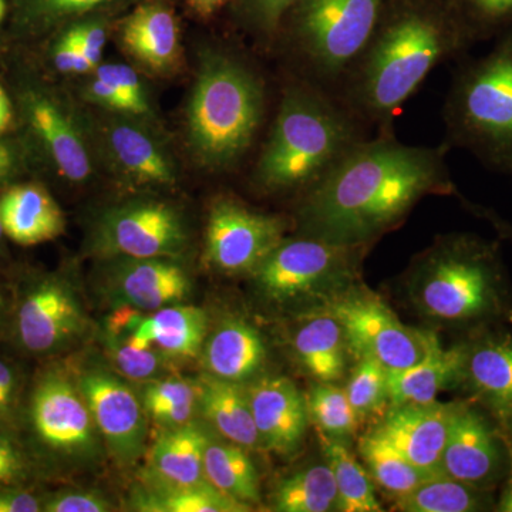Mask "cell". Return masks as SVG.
<instances>
[{
	"label": "cell",
	"instance_id": "e0dca14e",
	"mask_svg": "<svg viewBox=\"0 0 512 512\" xmlns=\"http://www.w3.org/2000/svg\"><path fill=\"white\" fill-rule=\"evenodd\" d=\"M79 390L111 451L123 461L137 458L146 437V419L133 390L104 372L80 377Z\"/></svg>",
	"mask_w": 512,
	"mask_h": 512
},
{
	"label": "cell",
	"instance_id": "74e56055",
	"mask_svg": "<svg viewBox=\"0 0 512 512\" xmlns=\"http://www.w3.org/2000/svg\"><path fill=\"white\" fill-rule=\"evenodd\" d=\"M123 2L131 0H15L16 18L30 32H47L83 19L94 10Z\"/></svg>",
	"mask_w": 512,
	"mask_h": 512
},
{
	"label": "cell",
	"instance_id": "94428289",
	"mask_svg": "<svg viewBox=\"0 0 512 512\" xmlns=\"http://www.w3.org/2000/svg\"><path fill=\"white\" fill-rule=\"evenodd\" d=\"M5 231H3L2 221H0V244H2L3 238H5Z\"/></svg>",
	"mask_w": 512,
	"mask_h": 512
},
{
	"label": "cell",
	"instance_id": "d6986e66",
	"mask_svg": "<svg viewBox=\"0 0 512 512\" xmlns=\"http://www.w3.org/2000/svg\"><path fill=\"white\" fill-rule=\"evenodd\" d=\"M454 404H407L393 407L375 433L427 476H440L441 456L446 446Z\"/></svg>",
	"mask_w": 512,
	"mask_h": 512
},
{
	"label": "cell",
	"instance_id": "f907efd6",
	"mask_svg": "<svg viewBox=\"0 0 512 512\" xmlns=\"http://www.w3.org/2000/svg\"><path fill=\"white\" fill-rule=\"evenodd\" d=\"M83 94L90 103L96 104L101 109L110 111V113L126 114V106L117 90L107 80L101 79L94 73L93 79H90L84 86Z\"/></svg>",
	"mask_w": 512,
	"mask_h": 512
},
{
	"label": "cell",
	"instance_id": "c3c4849f",
	"mask_svg": "<svg viewBox=\"0 0 512 512\" xmlns=\"http://www.w3.org/2000/svg\"><path fill=\"white\" fill-rule=\"evenodd\" d=\"M52 62L63 74H87L94 70L83 50L66 33H62L53 45Z\"/></svg>",
	"mask_w": 512,
	"mask_h": 512
},
{
	"label": "cell",
	"instance_id": "4dcf8cb0",
	"mask_svg": "<svg viewBox=\"0 0 512 512\" xmlns=\"http://www.w3.org/2000/svg\"><path fill=\"white\" fill-rule=\"evenodd\" d=\"M204 476L212 487L239 503L252 505L259 501L258 471L245 448L232 441L210 440L205 450Z\"/></svg>",
	"mask_w": 512,
	"mask_h": 512
},
{
	"label": "cell",
	"instance_id": "d4e9b609",
	"mask_svg": "<svg viewBox=\"0 0 512 512\" xmlns=\"http://www.w3.org/2000/svg\"><path fill=\"white\" fill-rule=\"evenodd\" d=\"M266 359L258 330L241 319L227 320L205 343L204 365L208 375L242 382L255 375Z\"/></svg>",
	"mask_w": 512,
	"mask_h": 512
},
{
	"label": "cell",
	"instance_id": "9f6ffc18",
	"mask_svg": "<svg viewBox=\"0 0 512 512\" xmlns=\"http://www.w3.org/2000/svg\"><path fill=\"white\" fill-rule=\"evenodd\" d=\"M495 510L501 512H512V470L510 476L507 477L503 488V493L500 495V500L495 504Z\"/></svg>",
	"mask_w": 512,
	"mask_h": 512
},
{
	"label": "cell",
	"instance_id": "91938a15",
	"mask_svg": "<svg viewBox=\"0 0 512 512\" xmlns=\"http://www.w3.org/2000/svg\"><path fill=\"white\" fill-rule=\"evenodd\" d=\"M6 13V3L5 0H0V22H2L3 16Z\"/></svg>",
	"mask_w": 512,
	"mask_h": 512
},
{
	"label": "cell",
	"instance_id": "7bdbcfd3",
	"mask_svg": "<svg viewBox=\"0 0 512 512\" xmlns=\"http://www.w3.org/2000/svg\"><path fill=\"white\" fill-rule=\"evenodd\" d=\"M37 474L18 429L0 423V487H33Z\"/></svg>",
	"mask_w": 512,
	"mask_h": 512
},
{
	"label": "cell",
	"instance_id": "6da1fadb",
	"mask_svg": "<svg viewBox=\"0 0 512 512\" xmlns=\"http://www.w3.org/2000/svg\"><path fill=\"white\" fill-rule=\"evenodd\" d=\"M446 143L409 146L396 134H373L350 148L302 195L299 235L333 244H372L429 195L456 194Z\"/></svg>",
	"mask_w": 512,
	"mask_h": 512
},
{
	"label": "cell",
	"instance_id": "4316f807",
	"mask_svg": "<svg viewBox=\"0 0 512 512\" xmlns=\"http://www.w3.org/2000/svg\"><path fill=\"white\" fill-rule=\"evenodd\" d=\"M210 437L200 424L188 421L170 427L157 437L150 461L161 484L192 485L205 483L204 456Z\"/></svg>",
	"mask_w": 512,
	"mask_h": 512
},
{
	"label": "cell",
	"instance_id": "6f0895ef",
	"mask_svg": "<svg viewBox=\"0 0 512 512\" xmlns=\"http://www.w3.org/2000/svg\"><path fill=\"white\" fill-rule=\"evenodd\" d=\"M13 157L8 147L0 144V180L9 174L10 168H12Z\"/></svg>",
	"mask_w": 512,
	"mask_h": 512
},
{
	"label": "cell",
	"instance_id": "8fae6325",
	"mask_svg": "<svg viewBox=\"0 0 512 512\" xmlns=\"http://www.w3.org/2000/svg\"><path fill=\"white\" fill-rule=\"evenodd\" d=\"M94 247L119 258L177 259L188 247V229L181 212L167 202L130 201L101 215Z\"/></svg>",
	"mask_w": 512,
	"mask_h": 512
},
{
	"label": "cell",
	"instance_id": "f6af8a7d",
	"mask_svg": "<svg viewBox=\"0 0 512 512\" xmlns=\"http://www.w3.org/2000/svg\"><path fill=\"white\" fill-rule=\"evenodd\" d=\"M28 384L18 362L0 355V423L16 427Z\"/></svg>",
	"mask_w": 512,
	"mask_h": 512
},
{
	"label": "cell",
	"instance_id": "30bf717a",
	"mask_svg": "<svg viewBox=\"0 0 512 512\" xmlns=\"http://www.w3.org/2000/svg\"><path fill=\"white\" fill-rule=\"evenodd\" d=\"M83 328L80 303L59 276H29L13 292L9 339L19 352L52 355L66 348Z\"/></svg>",
	"mask_w": 512,
	"mask_h": 512
},
{
	"label": "cell",
	"instance_id": "ab89813d",
	"mask_svg": "<svg viewBox=\"0 0 512 512\" xmlns=\"http://www.w3.org/2000/svg\"><path fill=\"white\" fill-rule=\"evenodd\" d=\"M471 47L512 26V0H447Z\"/></svg>",
	"mask_w": 512,
	"mask_h": 512
},
{
	"label": "cell",
	"instance_id": "f5cc1de1",
	"mask_svg": "<svg viewBox=\"0 0 512 512\" xmlns=\"http://www.w3.org/2000/svg\"><path fill=\"white\" fill-rule=\"evenodd\" d=\"M228 2L229 0H187V5L195 15L207 19L224 8Z\"/></svg>",
	"mask_w": 512,
	"mask_h": 512
},
{
	"label": "cell",
	"instance_id": "9c48e42d",
	"mask_svg": "<svg viewBox=\"0 0 512 512\" xmlns=\"http://www.w3.org/2000/svg\"><path fill=\"white\" fill-rule=\"evenodd\" d=\"M366 247L333 244L306 235L284 238L252 276L259 291L271 301H296L352 278Z\"/></svg>",
	"mask_w": 512,
	"mask_h": 512
},
{
	"label": "cell",
	"instance_id": "11a10c76",
	"mask_svg": "<svg viewBox=\"0 0 512 512\" xmlns=\"http://www.w3.org/2000/svg\"><path fill=\"white\" fill-rule=\"evenodd\" d=\"M13 119L12 103H10L8 94L0 86V136L10 127Z\"/></svg>",
	"mask_w": 512,
	"mask_h": 512
},
{
	"label": "cell",
	"instance_id": "7402d4cb",
	"mask_svg": "<svg viewBox=\"0 0 512 512\" xmlns=\"http://www.w3.org/2000/svg\"><path fill=\"white\" fill-rule=\"evenodd\" d=\"M116 288L124 303L143 312H156L187 298V271L174 258H121Z\"/></svg>",
	"mask_w": 512,
	"mask_h": 512
},
{
	"label": "cell",
	"instance_id": "e575fe53",
	"mask_svg": "<svg viewBox=\"0 0 512 512\" xmlns=\"http://www.w3.org/2000/svg\"><path fill=\"white\" fill-rule=\"evenodd\" d=\"M328 466L335 478L338 490V510L342 512L382 511L375 495L372 477L350 453L349 448L338 440L322 436Z\"/></svg>",
	"mask_w": 512,
	"mask_h": 512
},
{
	"label": "cell",
	"instance_id": "d590c367",
	"mask_svg": "<svg viewBox=\"0 0 512 512\" xmlns=\"http://www.w3.org/2000/svg\"><path fill=\"white\" fill-rule=\"evenodd\" d=\"M138 511L147 512H245L251 505L222 494L208 481L192 485L158 484L156 490L141 495Z\"/></svg>",
	"mask_w": 512,
	"mask_h": 512
},
{
	"label": "cell",
	"instance_id": "9a60e30c",
	"mask_svg": "<svg viewBox=\"0 0 512 512\" xmlns=\"http://www.w3.org/2000/svg\"><path fill=\"white\" fill-rule=\"evenodd\" d=\"M114 114L101 126V146L111 168L127 183L141 187L177 183V165L153 124L128 114Z\"/></svg>",
	"mask_w": 512,
	"mask_h": 512
},
{
	"label": "cell",
	"instance_id": "b9f144b4",
	"mask_svg": "<svg viewBox=\"0 0 512 512\" xmlns=\"http://www.w3.org/2000/svg\"><path fill=\"white\" fill-rule=\"evenodd\" d=\"M93 73L101 79L107 80L117 90L124 101L128 116H134L137 119L156 124L153 103H151L150 96H148L140 76L133 67L120 63H100L93 70Z\"/></svg>",
	"mask_w": 512,
	"mask_h": 512
},
{
	"label": "cell",
	"instance_id": "cb8c5ba5",
	"mask_svg": "<svg viewBox=\"0 0 512 512\" xmlns=\"http://www.w3.org/2000/svg\"><path fill=\"white\" fill-rule=\"evenodd\" d=\"M464 346L444 349L436 336L429 342L419 362L404 369L387 370L389 403L392 407L436 402L437 394L458 383L463 370Z\"/></svg>",
	"mask_w": 512,
	"mask_h": 512
},
{
	"label": "cell",
	"instance_id": "60d3db41",
	"mask_svg": "<svg viewBox=\"0 0 512 512\" xmlns=\"http://www.w3.org/2000/svg\"><path fill=\"white\" fill-rule=\"evenodd\" d=\"M345 392L353 409L362 419L382 412L389 402L386 367L370 357H360Z\"/></svg>",
	"mask_w": 512,
	"mask_h": 512
},
{
	"label": "cell",
	"instance_id": "8d00e7d4",
	"mask_svg": "<svg viewBox=\"0 0 512 512\" xmlns=\"http://www.w3.org/2000/svg\"><path fill=\"white\" fill-rule=\"evenodd\" d=\"M198 407V383L184 379L150 380L144 390V409L167 427L191 421Z\"/></svg>",
	"mask_w": 512,
	"mask_h": 512
},
{
	"label": "cell",
	"instance_id": "681fc988",
	"mask_svg": "<svg viewBox=\"0 0 512 512\" xmlns=\"http://www.w3.org/2000/svg\"><path fill=\"white\" fill-rule=\"evenodd\" d=\"M0 512H42V494L35 487H0Z\"/></svg>",
	"mask_w": 512,
	"mask_h": 512
},
{
	"label": "cell",
	"instance_id": "7dc6e473",
	"mask_svg": "<svg viewBox=\"0 0 512 512\" xmlns=\"http://www.w3.org/2000/svg\"><path fill=\"white\" fill-rule=\"evenodd\" d=\"M111 505L93 491H59L42 494V512H107Z\"/></svg>",
	"mask_w": 512,
	"mask_h": 512
},
{
	"label": "cell",
	"instance_id": "836d02e7",
	"mask_svg": "<svg viewBox=\"0 0 512 512\" xmlns=\"http://www.w3.org/2000/svg\"><path fill=\"white\" fill-rule=\"evenodd\" d=\"M359 453L369 468L370 477L396 498L412 493L417 485L431 477L375 431L359 440Z\"/></svg>",
	"mask_w": 512,
	"mask_h": 512
},
{
	"label": "cell",
	"instance_id": "bcb514c9",
	"mask_svg": "<svg viewBox=\"0 0 512 512\" xmlns=\"http://www.w3.org/2000/svg\"><path fill=\"white\" fill-rule=\"evenodd\" d=\"M79 45L94 69L101 63L107 43V25L101 18H83L73 22L64 32Z\"/></svg>",
	"mask_w": 512,
	"mask_h": 512
},
{
	"label": "cell",
	"instance_id": "484cf974",
	"mask_svg": "<svg viewBox=\"0 0 512 512\" xmlns=\"http://www.w3.org/2000/svg\"><path fill=\"white\" fill-rule=\"evenodd\" d=\"M198 407L224 439L244 448L261 444L256 430L248 390L237 382L204 377L198 383Z\"/></svg>",
	"mask_w": 512,
	"mask_h": 512
},
{
	"label": "cell",
	"instance_id": "ac0fdd59",
	"mask_svg": "<svg viewBox=\"0 0 512 512\" xmlns=\"http://www.w3.org/2000/svg\"><path fill=\"white\" fill-rule=\"evenodd\" d=\"M460 382L474 402L503 424L512 413V332L485 330L464 343Z\"/></svg>",
	"mask_w": 512,
	"mask_h": 512
},
{
	"label": "cell",
	"instance_id": "f546056e",
	"mask_svg": "<svg viewBox=\"0 0 512 512\" xmlns=\"http://www.w3.org/2000/svg\"><path fill=\"white\" fill-rule=\"evenodd\" d=\"M207 325L202 309L177 303L144 316L137 335L153 343L165 357L192 359L200 355Z\"/></svg>",
	"mask_w": 512,
	"mask_h": 512
},
{
	"label": "cell",
	"instance_id": "ee69618b",
	"mask_svg": "<svg viewBox=\"0 0 512 512\" xmlns=\"http://www.w3.org/2000/svg\"><path fill=\"white\" fill-rule=\"evenodd\" d=\"M299 0H238V16L245 28L264 42H275L289 10Z\"/></svg>",
	"mask_w": 512,
	"mask_h": 512
},
{
	"label": "cell",
	"instance_id": "8992f818",
	"mask_svg": "<svg viewBox=\"0 0 512 512\" xmlns=\"http://www.w3.org/2000/svg\"><path fill=\"white\" fill-rule=\"evenodd\" d=\"M417 301L433 318L481 325L510 316L500 249L474 235L440 239L416 272Z\"/></svg>",
	"mask_w": 512,
	"mask_h": 512
},
{
	"label": "cell",
	"instance_id": "f1b7e54d",
	"mask_svg": "<svg viewBox=\"0 0 512 512\" xmlns=\"http://www.w3.org/2000/svg\"><path fill=\"white\" fill-rule=\"evenodd\" d=\"M345 330L333 313L306 320L293 336V349L303 369L320 383L338 382L346 369Z\"/></svg>",
	"mask_w": 512,
	"mask_h": 512
},
{
	"label": "cell",
	"instance_id": "2e32d148",
	"mask_svg": "<svg viewBox=\"0 0 512 512\" xmlns=\"http://www.w3.org/2000/svg\"><path fill=\"white\" fill-rule=\"evenodd\" d=\"M22 106L33 134L59 174L73 184L90 180L94 171L92 148L77 114L45 90H28Z\"/></svg>",
	"mask_w": 512,
	"mask_h": 512
},
{
	"label": "cell",
	"instance_id": "7c38bea8",
	"mask_svg": "<svg viewBox=\"0 0 512 512\" xmlns=\"http://www.w3.org/2000/svg\"><path fill=\"white\" fill-rule=\"evenodd\" d=\"M500 426L477 404H454L440 473L481 490H493L512 470L510 444Z\"/></svg>",
	"mask_w": 512,
	"mask_h": 512
},
{
	"label": "cell",
	"instance_id": "1f68e13d",
	"mask_svg": "<svg viewBox=\"0 0 512 512\" xmlns=\"http://www.w3.org/2000/svg\"><path fill=\"white\" fill-rule=\"evenodd\" d=\"M404 512H476L495 507L491 490H481L447 476L427 478L412 493L397 498Z\"/></svg>",
	"mask_w": 512,
	"mask_h": 512
},
{
	"label": "cell",
	"instance_id": "7a4b0ae2",
	"mask_svg": "<svg viewBox=\"0 0 512 512\" xmlns=\"http://www.w3.org/2000/svg\"><path fill=\"white\" fill-rule=\"evenodd\" d=\"M471 49L447 0H387L338 99L372 133H394V120L429 74Z\"/></svg>",
	"mask_w": 512,
	"mask_h": 512
},
{
	"label": "cell",
	"instance_id": "ffe728a7",
	"mask_svg": "<svg viewBox=\"0 0 512 512\" xmlns=\"http://www.w3.org/2000/svg\"><path fill=\"white\" fill-rule=\"evenodd\" d=\"M259 440L268 450L289 456L301 447L308 429V402L291 379L264 377L248 389Z\"/></svg>",
	"mask_w": 512,
	"mask_h": 512
},
{
	"label": "cell",
	"instance_id": "680465c9",
	"mask_svg": "<svg viewBox=\"0 0 512 512\" xmlns=\"http://www.w3.org/2000/svg\"><path fill=\"white\" fill-rule=\"evenodd\" d=\"M501 426H503L504 434L505 437H507L508 444H510L512 453V413L510 414V416L507 417V420H505L504 423L501 424Z\"/></svg>",
	"mask_w": 512,
	"mask_h": 512
},
{
	"label": "cell",
	"instance_id": "52a82bcc",
	"mask_svg": "<svg viewBox=\"0 0 512 512\" xmlns=\"http://www.w3.org/2000/svg\"><path fill=\"white\" fill-rule=\"evenodd\" d=\"M387 0H299L276 40L293 76L338 97L340 86L375 30Z\"/></svg>",
	"mask_w": 512,
	"mask_h": 512
},
{
	"label": "cell",
	"instance_id": "603a6c76",
	"mask_svg": "<svg viewBox=\"0 0 512 512\" xmlns=\"http://www.w3.org/2000/svg\"><path fill=\"white\" fill-rule=\"evenodd\" d=\"M0 221L6 238L22 247L53 241L66 228L55 198L33 183L13 185L0 194Z\"/></svg>",
	"mask_w": 512,
	"mask_h": 512
},
{
	"label": "cell",
	"instance_id": "44dd1931",
	"mask_svg": "<svg viewBox=\"0 0 512 512\" xmlns=\"http://www.w3.org/2000/svg\"><path fill=\"white\" fill-rule=\"evenodd\" d=\"M119 42L127 55L150 72L171 74L180 64V29L165 0H143L121 22Z\"/></svg>",
	"mask_w": 512,
	"mask_h": 512
},
{
	"label": "cell",
	"instance_id": "db71d44e",
	"mask_svg": "<svg viewBox=\"0 0 512 512\" xmlns=\"http://www.w3.org/2000/svg\"><path fill=\"white\" fill-rule=\"evenodd\" d=\"M466 205L468 208H471L477 214L483 215L485 220L491 222L494 225L495 229L503 235L504 238L510 239L512 242V225L508 224L507 221L501 220L498 215H495L493 211L485 210V208L477 207V205L470 204V202L466 201Z\"/></svg>",
	"mask_w": 512,
	"mask_h": 512
},
{
	"label": "cell",
	"instance_id": "5b68a950",
	"mask_svg": "<svg viewBox=\"0 0 512 512\" xmlns=\"http://www.w3.org/2000/svg\"><path fill=\"white\" fill-rule=\"evenodd\" d=\"M444 143L512 174V26L490 52L458 59L443 106Z\"/></svg>",
	"mask_w": 512,
	"mask_h": 512
},
{
	"label": "cell",
	"instance_id": "ba28073f",
	"mask_svg": "<svg viewBox=\"0 0 512 512\" xmlns=\"http://www.w3.org/2000/svg\"><path fill=\"white\" fill-rule=\"evenodd\" d=\"M16 429L37 473L60 458L87 456L96 447V424L82 392L59 367L29 380Z\"/></svg>",
	"mask_w": 512,
	"mask_h": 512
},
{
	"label": "cell",
	"instance_id": "5bb4252c",
	"mask_svg": "<svg viewBox=\"0 0 512 512\" xmlns=\"http://www.w3.org/2000/svg\"><path fill=\"white\" fill-rule=\"evenodd\" d=\"M329 312L345 330L349 348L359 357L377 360L387 370L412 366L426 353L429 333L407 328L373 296H346L332 303Z\"/></svg>",
	"mask_w": 512,
	"mask_h": 512
},
{
	"label": "cell",
	"instance_id": "f35d334b",
	"mask_svg": "<svg viewBox=\"0 0 512 512\" xmlns=\"http://www.w3.org/2000/svg\"><path fill=\"white\" fill-rule=\"evenodd\" d=\"M309 419L315 423L322 436L339 440L356 433L362 417L353 409L345 389L332 383L313 387L308 399Z\"/></svg>",
	"mask_w": 512,
	"mask_h": 512
},
{
	"label": "cell",
	"instance_id": "4fadbf2b",
	"mask_svg": "<svg viewBox=\"0 0 512 512\" xmlns=\"http://www.w3.org/2000/svg\"><path fill=\"white\" fill-rule=\"evenodd\" d=\"M288 222L221 198L212 205L205 231V259L224 274H252L285 238Z\"/></svg>",
	"mask_w": 512,
	"mask_h": 512
},
{
	"label": "cell",
	"instance_id": "83f0119b",
	"mask_svg": "<svg viewBox=\"0 0 512 512\" xmlns=\"http://www.w3.org/2000/svg\"><path fill=\"white\" fill-rule=\"evenodd\" d=\"M144 313L124 303L106 323V348L111 360L127 379L137 382H150L163 367V353L137 335Z\"/></svg>",
	"mask_w": 512,
	"mask_h": 512
},
{
	"label": "cell",
	"instance_id": "3957f363",
	"mask_svg": "<svg viewBox=\"0 0 512 512\" xmlns=\"http://www.w3.org/2000/svg\"><path fill=\"white\" fill-rule=\"evenodd\" d=\"M373 136L338 99L299 77L286 79L252 181L259 190L299 191L319 183L350 148Z\"/></svg>",
	"mask_w": 512,
	"mask_h": 512
},
{
	"label": "cell",
	"instance_id": "277c9868",
	"mask_svg": "<svg viewBox=\"0 0 512 512\" xmlns=\"http://www.w3.org/2000/svg\"><path fill=\"white\" fill-rule=\"evenodd\" d=\"M266 117L258 70L228 47L201 52L187 107V143L195 163L224 173L242 163Z\"/></svg>",
	"mask_w": 512,
	"mask_h": 512
},
{
	"label": "cell",
	"instance_id": "816d5d0a",
	"mask_svg": "<svg viewBox=\"0 0 512 512\" xmlns=\"http://www.w3.org/2000/svg\"><path fill=\"white\" fill-rule=\"evenodd\" d=\"M13 292L0 285V339L8 336L10 332V320H12Z\"/></svg>",
	"mask_w": 512,
	"mask_h": 512
},
{
	"label": "cell",
	"instance_id": "d6a6232c",
	"mask_svg": "<svg viewBox=\"0 0 512 512\" xmlns=\"http://www.w3.org/2000/svg\"><path fill=\"white\" fill-rule=\"evenodd\" d=\"M278 512H329L338 510V490L328 464L303 468L284 478L272 494Z\"/></svg>",
	"mask_w": 512,
	"mask_h": 512
}]
</instances>
